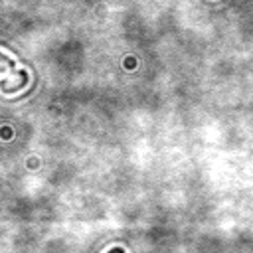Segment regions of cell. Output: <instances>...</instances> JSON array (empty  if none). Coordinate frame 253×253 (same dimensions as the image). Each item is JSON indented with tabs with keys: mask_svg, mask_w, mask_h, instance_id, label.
Masks as SVG:
<instances>
[]
</instances>
